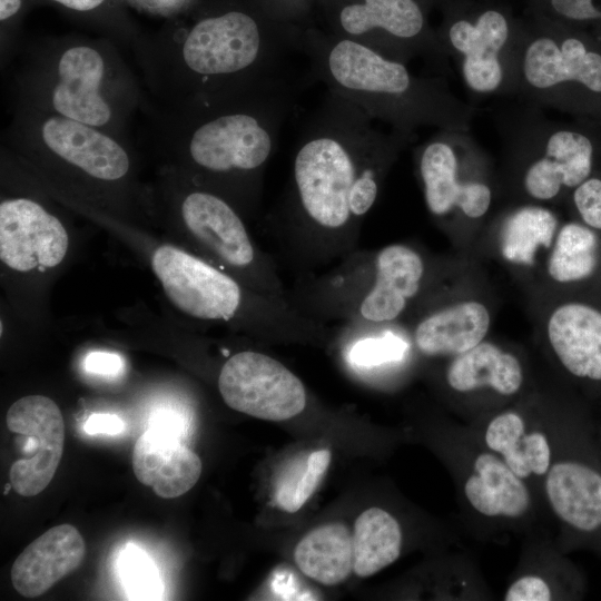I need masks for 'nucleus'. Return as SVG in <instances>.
I'll list each match as a JSON object with an SVG mask.
<instances>
[{
    "mask_svg": "<svg viewBox=\"0 0 601 601\" xmlns=\"http://www.w3.org/2000/svg\"><path fill=\"white\" fill-rule=\"evenodd\" d=\"M415 137L381 130L345 98L326 92L295 146L277 221L313 262L354 252L362 221L402 150Z\"/></svg>",
    "mask_w": 601,
    "mask_h": 601,
    "instance_id": "nucleus-1",
    "label": "nucleus"
},
{
    "mask_svg": "<svg viewBox=\"0 0 601 601\" xmlns=\"http://www.w3.org/2000/svg\"><path fill=\"white\" fill-rule=\"evenodd\" d=\"M302 28L247 0L201 16L174 47L140 51L151 88L170 108L284 70Z\"/></svg>",
    "mask_w": 601,
    "mask_h": 601,
    "instance_id": "nucleus-2",
    "label": "nucleus"
},
{
    "mask_svg": "<svg viewBox=\"0 0 601 601\" xmlns=\"http://www.w3.org/2000/svg\"><path fill=\"white\" fill-rule=\"evenodd\" d=\"M297 51L311 76L390 129L416 138L422 127L470 131L476 109L459 98L444 76H417L407 63L317 24L299 31Z\"/></svg>",
    "mask_w": 601,
    "mask_h": 601,
    "instance_id": "nucleus-3",
    "label": "nucleus"
},
{
    "mask_svg": "<svg viewBox=\"0 0 601 601\" xmlns=\"http://www.w3.org/2000/svg\"><path fill=\"white\" fill-rule=\"evenodd\" d=\"M295 104L285 71L170 107L169 139L209 177L242 180L258 193Z\"/></svg>",
    "mask_w": 601,
    "mask_h": 601,
    "instance_id": "nucleus-4",
    "label": "nucleus"
},
{
    "mask_svg": "<svg viewBox=\"0 0 601 601\" xmlns=\"http://www.w3.org/2000/svg\"><path fill=\"white\" fill-rule=\"evenodd\" d=\"M17 82L18 100L124 140L141 101L117 49L93 41L30 48Z\"/></svg>",
    "mask_w": 601,
    "mask_h": 601,
    "instance_id": "nucleus-5",
    "label": "nucleus"
},
{
    "mask_svg": "<svg viewBox=\"0 0 601 601\" xmlns=\"http://www.w3.org/2000/svg\"><path fill=\"white\" fill-rule=\"evenodd\" d=\"M425 277L424 257L410 245L395 243L370 254L354 250L332 273L304 283L290 298L322 322L342 318L349 325L385 326L403 315Z\"/></svg>",
    "mask_w": 601,
    "mask_h": 601,
    "instance_id": "nucleus-6",
    "label": "nucleus"
},
{
    "mask_svg": "<svg viewBox=\"0 0 601 601\" xmlns=\"http://www.w3.org/2000/svg\"><path fill=\"white\" fill-rule=\"evenodd\" d=\"M583 91L601 95V53L580 27L520 17L510 96L540 109L571 111Z\"/></svg>",
    "mask_w": 601,
    "mask_h": 601,
    "instance_id": "nucleus-7",
    "label": "nucleus"
},
{
    "mask_svg": "<svg viewBox=\"0 0 601 601\" xmlns=\"http://www.w3.org/2000/svg\"><path fill=\"white\" fill-rule=\"evenodd\" d=\"M522 105L497 117L510 180L521 198L552 203L590 177L594 145L581 130Z\"/></svg>",
    "mask_w": 601,
    "mask_h": 601,
    "instance_id": "nucleus-8",
    "label": "nucleus"
},
{
    "mask_svg": "<svg viewBox=\"0 0 601 601\" xmlns=\"http://www.w3.org/2000/svg\"><path fill=\"white\" fill-rule=\"evenodd\" d=\"M440 43L476 96H510L520 24L508 0H453L440 9Z\"/></svg>",
    "mask_w": 601,
    "mask_h": 601,
    "instance_id": "nucleus-9",
    "label": "nucleus"
},
{
    "mask_svg": "<svg viewBox=\"0 0 601 601\" xmlns=\"http://www.w3.org/2000/svg\"><path fill=\"white\" fill-rule=\"evenodd\" d=\"M431 11L422 0H316L315 24L407 65L422 59L445 76L450 59L430 22Z\"/></svg>",
    "mask_w": 601,
    "mask_h": 601,
    "instance_id": "nucleus-10",
    "label": "nucleus"
},
{
    "mask_svg": "<svg viewBox=\"0 0 601 601\" xmlns=\"http://www.w3.org/2000/svg\"><path fill=\"white\" fill-rule=\"evenodd\" d=\"M427 211L437 221H476L493 201L491 166L484 149L463 130H436L414 151Z\"/></svg>",
    "mask_w": 601,
    "mask_h": 601,
    "instance_id": "nucleus-11",
    "label": "nucleus"
},
{
    "mask_svg": "<svg viewBox=\"0 0 601 601\" xmlns=\"http://www.w3.org/2000/svg\"><path fill=\"white\" fill-rule=\"evenodd\" d=\"M218 390L233 410L265 421H285L307 403L302 381L269 355L245 351L230 356L218 376Z\"/></svg>",
    "mask_w": 601,
    "mask_h": 601,
    "instance_id": "nucleus-12",
    "label": "nucleus"
},
{
    "mask_svg": "<svg viewBox=\"0 0 601 601\" xmlns=\"http://www.w3.org/2000/svg\"><path fill=\"white\" fill-rule=\"evenodd\" d=\"M151 265L167 297L189 316L228 322L243 308L245 292L239 283L185 250L161 246Z\"/></svg>",
    "mask_w": 601,
    "mask_h": 601,
    "instance_id": "nucleus-13",
    "label": "nucleus"
},
{
    "mask_svg": "<svg viewBox=\"0 0 601 601\" xmlns=\"http://www.w3.org/2000/svg\"><path fill=\"white\" fill-rule=\"evenodd\" d=\"M6 423L21 440V457L12 463L9 482L19 495L35 496L49 485L63 454L61 411L47 396L28 395L10 406Z\"/></svg>",
    "mask_w": 601,
    "mask_h": 601,
    "instance_id": "nucleus-14",
    "label": "nucleus"
},
{
    "mask_svg": "<svg viewBox=\"0 0 601 601\" xmlns=\"http://www.w3.org/2000/svg\"><path fill=\"white\" fill-rule=\"evenodd\" d=\"M181 218L190 234L225 264L255 268L273 283L284 286L273 259L259 254L239 214L219 194L190 190L181 200Z\"/></svg>",
    "mask_w": 601,
    "mask_h": 601,
    "instance_id": "nucleus-15",
    "label": "nucleus"
},
{
    "mask_svg": "<svg viewBox=\"0 0 601 601\" xmlns=\"http://www.w3.org/2000/svg\"><path fill=\"white\" fill-rule=\"evenodd\" d=\"M68 249L61 221L39 203L11 198L0 204V257L18 272L46 269L60 264Z\"/></svg>",
    "mask_w": 601,
    "mask_h": 601,
    "instance_id": "nucleus-16",
    "label": "nucleus"
},
{
    "mask_svg": "<svg viewBox=\"0 0 601 601\" xmlns=\"http://www.w3.org/2000/svg\"><path fill=\"white\" fill-rule=\"evenodd\" d=\"M131 463L137 480L162 499L185 494L201 474L199 456L183 439L151 426L136 441Z\"/></svg>",
    "mask_w": 601,
    "mask_h": 601,
    "instance_id": "nucleus-17",
    "label": "nucleus"
},
{
    "mask_svg": "<svg viewBox=\"0 0 601 601\" xmlns=\"http://www.w3.org/2000/svg\"><path fill=\"white\" fill-rule=\"evenodd\" d=\"M86 555L80 532L71 524L56 525L33 540L14 560L11 582L18 593L35 598L75 571Z\"/></svg>",
    "mask_w": 601,
    "mask_h": 601,
    "instance_id": "nucleus-18",
    "label": "nucleus"
},
{
    "mask_svg": "<svg viewBox=\"0 0 601 601\" xmlns=\"http://www.w3.org/2000/svg\"><path fill=\"white\" fill-rule=\"evenodd\" d=\"M548 343L571 375L601 382V312L579 302L563 303L545 322Z\"/></svg>",
    "mask_w": 601,
    "mask_h": 601,
    "instance_id": "nucleus-19",
    "label": "nucleus"
},
{
    "mask_svg": "<svg viewBox=\"0 0 601 601\" xmlns=\"http://www.w3.org/2000/svg\"><path fill=\"white\" fill-rule=\"evenodd\" d=\"M545 492L563 523L583 534L601 530V471L595 465L574 459L552 464Z\"/></svg>",
    "mask_w": 601,
    "mask_h": 601,
    "instance_id": "nucleus-20",
    "label": "nucleus"
},
{
    "mask_svg": "<svg viewBox=\"0 0 601 601\" xmlns=\"http://www.w3.org/2000/svg\"><path fill=\"white\" fill-rule=\"evenodd\" d=\"M490 327L491 314L482 302L459 300L423 316L413 328V341L425 356L454 357L483 342Z\"/></svg>",
    "mask_w": 601,
    "mask_h": 601,
    "instance_id": "nucleus-21",
    "label": "nucleus"
},
{
    "mask_svg": "<svg viewBox=\"0 0 601 601\" xmlns=\"http://www.w3.org/2000/svg\"><path fill=\"white\" fill-rule=\"evenodd\" d=\"M446 381L456 392L487 387L500 395L510 396L523 384V368L515 355L484 339L453 357L446 371Z\"/></svg>",
    "mask_w": 601,
    "mask_h": 601,
    "instance_id": "nucleus-22",
    "label": "nucleus"
},
{
    "mask_svg": "<svg viewBox=\"0 0 601 601\" xmlns=\"http://www.w3.org/2000/svg\"><path fill=\"white\" fill-rule=\"evenodd\" d=\"M474 471L465 482L464 493L479 513L520 518L528 511L529 491L502 459L482 453L474 461Z\"/></svg>",
    "mask_w": 601,
    "mask_h": 601,
    "instance_id": "nucleus-23",
    "label": "nucleus"
},
{
    "mask_svg": "<svg viewBox=\"0 0 601 601\" xmlns=\"http://www.w3.org/2000/svg\"><path fill=\"white\" fill-rule=\"evenodd\" d=\"M299 571L324 585L344 582L353 571V538L346 525L329 523L309 531L296 545Z\"/></svg>",
    "mask_w": 601,
    "mask_h": 601,
    "instance_id": "nucleus-24",
    "label": "nucleus"
},
{
    "mask_svg": "<svg viewBox=\"0 0 601 601\" xmlns=\"http://www.w3.org/2000/svg\"><path fill=\"white\" fill-rule=\"evenodd\" d=\"M352 538L353 571L361 578L377 573L400 556V524L383 509L365 510L355 521Z\"/></svg>",
    "mask_w": 601,
    "mask_h": 601,
    "instance_id": "nucleus-25",
    "label": "nucleus"
},
{
    "mask_svg": "<svg viewBox=\"0 0 601 601\" xmlns=\"http://www.w3.org/2000/svg\"><path fill=\"white\" fill-rule=\"evenodd\" d=\"M598 265V237L590 228L568 223L551 246L546 273L556 283H572L593 274Z\"/></svg>",
    "mask_w": 601,
    "mask_h": 601,
    "instance_id": "nucleus-26",
    "label": "nucleus"
},
{
    "mask_svg": "<svg viewBox=\"0 0 601 601\" xmlns=\"http://www.w3.org/2000/svg\"><path fill=\"white\" fill-rule=\"evenodd\" d=\"M556 224L554 214L539 204L514 208L503 224L505 255L516 262L530 263L540 244L550 245Z\"/></svg>",
    "mask_w": 601,
    "mask_h": 601,
    "instance_id": "nucleus-27",
    "label": "nucleus"
},
{
    "mask_svg": "<svg viewBox=\"0 0 601 601\" xmlns=\"http://www.w3.org/2000/svg\"><path fill=\"white\" fill-rule=\"evenodd\" d=\"M326 449L302 454L292 460L275 482L274 501L288 513L297 512L316 491L331 462Z\"/></svg>",
    "mask_w": 601,
    "mask_h": 601,
    "instance_id": "nucleus-28",
    "label": "nucleus"
},
{
    "mask_svg": "<svg viewBox=\"0 0 601 601\" xmlns=\"http://www.w3.org/2000/svg\"><path fill=\"white\" fill-rule=\"evenodd\" d=\"M506 465L520 477L543 475L551 466V449L541 432L524 433L501 455Z\"/></svg>",
    "mask_w": 601,
    "mask_h": 601,
    "instance_id": "nucleus-29",
    "label": "nucleus"
},
{
    "mask_svg": "<svg viewBox=\"0 0 601 601\" xmlns=\"http://www.w3.org/2000/svg\"><path fill=\"white\" fill-rule=\"evenodd\" d=\"M122 582L134 599H156L161 591L152 560L140 549L128 546L119 560Z\"/></svg>",
    "mask_w": 601,
    "mask_h": 601,
    "instance_id": "nucleus-30",
    "label": "nucleus"
},
{
    "mask_svg": "<svg viewBox=\"0 0 601 601\" xmlns=\"http://www.w3.org/2000/svg\"><path fill=\"white\" fill-rule=\"evenodd\" d=\"M404 343L392 334L362 335L348 349L347 359L357 368H371L400 359Z\"/></svg>",
    "mask_w": 601,
    "mask_h": 601,
    "instance_id": "nucleus-31",
    "label": "nucleus"
},
{
    "mask_svg": "<svg viewBox=\"0 0 601 601\" xmlns=\"http://www.w3.org/2000/svg\"><path fill=\"white\" fill-rule=\"evenodd\" d=\"M276 20L296 27L315 24L316 0H253Z\"/></svg>",
    "mask_w": 601,
    "mask_h": 601,
    "instance_id": "nucleus-32",
    "label": "nucleus"
},
{
    "mask_svg": "<svg viewBox=\"0 0 601 601\" xmlns=\"http://www.w3.org/2000/svg\"><path fill=\"white\" fill-rule=\"evenodd\" d=\"M573 203L589 227L601 229V179L589 177L574 188Z\"/></svg>",
    "mask_w": 601,
    "mask_h": 601,
    "instance_id": "nucleus-33",
    "label": "nucleus"
},
{
    "mask_svg": "<svg viewBox=\"0 0 601 601\" xmlns=\"http://www.w3.org/2000/svg\"><path fill=\"white\" fill-rule=\"evenodd\" d=\"M552 592L549 584L540 577L525 575L514 581L508 589L506 601H549Z\"/></svg>",
    "mask_w": 601,
    "mask_h": 601,
    "instance_id": "nucleus-34",
    "label": "nucleus"
},
{
    "mask_svg": "<svg viewBox=\"0 0 601 601\" xmlns=\"http://www.w3.org/2000/svg\"><path fill=\"white\" fill-rule=\"evenodd\" d=\"M125 367L122 357L110 352H91L83 361L87 373L104 377L119 376Z\"/></svg>",
    "mask_w": 601,
    "mask_h": 601,
    "instance_id": "nucleus-35",
    "label": "nucleus"
},
{
    "mask_svg": "<svg viewBox=\"0 0 601 601\" xmlns=\"http://www.w3.org/2000/svg\"><path fill=\"white\" fill-rule=\"evenodd\" d=\"M125 427L124 422L112 414H92L85 423L87 434H119Z\"/></svg>",
    "mask_w": 601,
    "mask_h": 601,
    "instance_id": "nucleus-36",
    "label": "nucleus"
},
{
    "mask_svg": "<svg viewBox=\"0 0 601 601\" xmlns=\"http://www.w3.org/2000/svg\"><path fill=\"white\" fill-rule=\"evenodd\" d=\"M184 420L180 414L173 410H159L155 412L149 422V426L183 439Z\"/></svg>",
    "mask_w": 601,
    "mask_h": 601,
    "instance_id": "nucleus-37",
    "label": "nucleus"
},
{
    "mask_svg": "<svg viewBox=\"0 0 601 601\" xmlns=\"http://www.w3.org/2000/svg\"><path fill=\"white\" fill-rule=\"evenodd\" d=\"M70 10L78 12H88L97 9L106 0H52Z\"/></svg>",
    "mask_w": 601,
    "mask_h": 601,
    "instance_id": "nucleus-38",
    "label": "nucleus"
},
{
    "mask_svg": "<svg viewBox=\"0 0 601 601\" xmlns=\"http://www.w3.org/2000/svg\"><path fill=\"white\" fill-rule=\"evenodd\" d=\"M22 0H0V21L7 22L21 9Z\"/></svg>",
    "mask_w": 601,
    "mask_h": 601,
    "instance_id": "nucleus-39",
    "label": "nucleus"
},
{
    "mask_svg": "<svg viewBox=\"0 0 601 601\" xmlns=\"http://www.w3.org/2000/svg\"><path fill=\"white\" fill-rule=\"evenodd\" d=\"M427 7H430L432 10L433 9H441L443 8L446 3L453 1V0H422Z\"/></svg>",
    "mask_w": 601,
    "mask_h": 601,
    "instance_id": "nucleus-40",
    "label": "nucleus"
}]
</instances>
